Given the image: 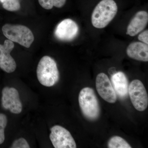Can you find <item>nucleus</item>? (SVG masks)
I'll use <instances>...</instances> for the list:
<instances>
[{
  "label": "nucleus",
  "mask_w": 148,
  "mask_h": 148,
  "mask_svg": "<svg viewBox=\"0 0 148 148\" xmlns=\"http://www.w3.org/2000/svg\"><path fill=\"white\" fill-rule=\"evenodd\" d=\"M118 7L114 0H102L95 7L91 16L92 26L97 29L107 27L117 12Z\"/></svg>",
  "instance_id": "nucleus-1"
},
{
  "label": "nucleus",
  "mask_w": 148,
  "mask_h": 148,
  "mask_svg": "<svg viewBox=\"0 0 148 148\" xmlns=\"http://www.w3.org/2000/svg\"><path fill=\"white\" fill-rule=\"evenodd\" d=\"M37 76L40 83L46 87H51L57 83L59 73L54 59L45 56L40 60L37 68Z\"/></svg>",
  "instance_id": "nucleus-2"
},
{
  "label": "nucleus",
  "mask_w": 148,
  "mask_h": 148,
  "mask_svg": "<svg viewBox=\"0 0 148 148\" xmlns=\"http://www.w3.org/2000/svg\"><path fill=\"white\" fill-rule=\"evenodd\" d=\"M79 103L83 114L87 119L95 121L100 115V107L98 99L92 88L85 87L79 95Z\"/></svg>",
  "instance_id": "nucleus-3"
},
{
  "label": "nucleus",
  "mask_w": 148,
  "mask_h": 148,
  "mask_svg": "<svg viewBox=\"0 0 148 148\" xmlns=\"http://www.w3.org/2000/svg\"><path fill=\"white\" fill-rule=\"evenodd\" d=\"M2 31L8 39L27 48L31 47L34 40L32 31L24 25L5 24Z\"/></svg>",
  "instance_id": "nucleus-4"
},
{
  "label": "nucleus",
  "mask_w": 148,
  "mask_h": 148,
  "mask_svg": "<svg viewBox=\"0 0 148 148\" xmlns=\"http://www.w3.org/2000/svg\"><path fill=\"white\" fill-rule=\"evenodd\" d=\"M128 93L132 105L136 110L142 112L147 108L148 94L145 88L140 80L135 79L130 83Z\"/></svg>",
  "instance_id": "nucleus-5"
},
{
  "label": "nucleus",
  "mask_w": 148,
  "mask_h": 148,
  "mask_svg": "<svg viewBox=\"0 0 148 148\" xmlns=\"http://www.w3.org/2000/svg\"><path fill=\"white\" fill-rule=\"evenodd\" d=\"M51 141L55 148H76V144L69 130L60 125H54L50 129Z\"/></svg>",
  "instance_id": "nucleus-6"
},
{
  "label": "nucleus",
  "mask_w": 148,
  "mask_h": 148,
  "mask_svg": "<svg viewBox=\"0 0 148 148\" xmlns=\"http://www.w3.org/2000/svg\"><path fill=\"white\" fill-rule=\"evenodd\" d=\"M2 104L5 109L9 110L13 114H20L22 111L19 93L16 88L5 87L2 91Z\"/></svg>",
  "instance_id": "nucleus-7"
},
{
  "label": "nucleus",
  "mask_w": 148,
  "mask_h": 148,
  "mask_svg": "<svg viewBox=\"0 0 148 148\" xmlns=\"http://www.w3.org/2000/svg\"><path fill=\"white\" fill-rule=\"evenodd\" d=\"M79 27L77 23L70 18L62 20L56 26L54 35L56 38L63 41H70L77 36Z\"/></svg>",
  "instance_id": "nucleus-8"
},
{
  "label": "nucleus",
  "mask_w": 148,
  "mask_h": 148,
  "mask_svg": "<svg viewBox=\"0 0 148 148\" xmlns=\"http://www.w3.org/2000/svg\"><path fill=\"white\" fill-rule=\"evenodd\" d=\"M95 83L96 89L101 98L109 103L116 102V92L106 74L101 73L98 74L96 77Z\"/></svg>",
  "instance_id": "nucleus-9"
},
{
  "label": "nucleus",
  "mask_w": 148,
  "mask_h": 148,
  "mask_svg": "<svg viewBox=\"0 0 148 148\" xmlns=\"http://www.w3.org/2000/svg\"><path fill=\"white\" fill-rule=\"evenodd\" d=\"M14 47L13 42L8 39L3 45L0 44V68L8 73H13L16 68V62L10 55Z\"/></svg>",
  "instance_id": "nucleus-10"
},
{
  "label": "nucleus",
  "mask_w": 148,
  "mask_h": 148,
  "mask_svg": "<svg viewBox=\"0 0 148 148\" xmlns=\"http://www.w3.org/2000/svg\"><path fill=\"white\" fill-rule=\"evenodd\" d=\"M148 22L147 12L145 11L138 12L127 26L126 34L135 36L145 28Z\"/></svg>",
  "instance_id": "nucleus-11"
},
{
  "label": "nucleus",
  "mask_w": 148,
  "mask_h": 148,
  "mask_svg": "<svg viewBox=\"0 0 148 148\" xmlns=\"http://www.w3.org/2000/svg\"><path fill=\"white\" fill-rule=\"evenodd\" d=\"M126 53L130 58L132 59L143 62H147L148 45L139 42L131 43L127 47Z\"/></svg>",
  "instance_id": "nucleus-12"
},
{
  "label": "nucleus",
  "mask_w": 148,
  "mask_h": 148,
  "mask_svg": "<svg viewBox=\"0 0 148 148\" xmlns=\"http://www.w3.org/2000/svg\"><path fill=\"white\" fill-rule=\"evenodd\" d=\"M112 81L115 92L120 98H126L128 95L129 86L128 80L125 74L122 72L114 74L112 77Z\"/></svg>",
  "instance_id": "nucleus-13"
},
{
  "label": "nucleus",
  "mask_w": 148,
  "mask_h": 148,
  "mask_svg": "<svg viewBox=\"0 0 148 148\" xmlns=\"http://www.w3.org/2000/svg\"><path fill=\"white\" fill-rule=\"evenodd\" d=\"M109 148H131L132 147L123 138L119 136L112 137L108 144Z\"/></svg>",
  "instance_id": "nucleus-14"
},
{
  "label": "nucleus",
  "mask_w": 148,
  "mask_h": 148,
  "mask_svg": "<svg viewBox=\"0 0 148 148\" xmlns=\"http://www.w3.org/2000/svg\"><path fill=\"white\" fill-rule=\"evenodd\" d=\"M66 0H38L40 5L46 10H51L53 7L61 8L64 6Z\"/></svg>",
  "instance_id": "nucleus-15"
},
{
  "label": "nucleus",
  "mask_w": 148,
  "mask_h": 148,
  "mask_svg": "<svg viewBox=\"0 0 148 148\" xmlns=\"http://www.w3.org/2000/svg\"><path fill=\"white\" fill-rule=\"evenodd\" d=\"M3 7L10 12L17 11L21 8L19 0H0Z\"/></svg>",
  "instance_id": "nucleus-16"
},
{
  "label": "nucleus",
  "mask_w": 148,
  "mask_h": 148,
  "mask_svg": "<svg viewBox=\"0 0 148 148\" xmlns=\"http://www.w3.org/2000/svg\"><path fill=\"white\" fill-rule=\"evenodd\" d=\"M8 120L5 115L0 114V145L4 142L5 128L7 124Z\"/></svg>",
  "instance_id": "nucleus-17"
},
{
  "label": "nucleus",
  "mask_w": 148,
  "mask_h": 148,
  "mask_svg": "<svg viewBox=\"0 0 148 148\" xmlns=\"http://www.w3.org/2000/svg\"><path fill=\"white\" fill-rule=\"evenodd\" d=\"M11 148H29L30 146L27 140L24 138L17 139L13 142L10 147Z\"/></svg>",
  "instance_id": "nucleus-18"
},
{
  "label": "nucleus",
  "mask_w": 148,
  "mask_h": 148,
  "mask_svg": "<svg viewBox=\"0 0 148 148\" xmlns=\"http://www.w3.org/2000/svg\"><path fill=\"white\" fill-rule=\"evenodd\" d=\"M139 40L146 44H148V30L144 31L139 34L138 36Z\"/></svg>",
  "instance_id": "nucleus-19"
}]
</instances>
